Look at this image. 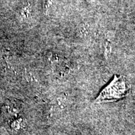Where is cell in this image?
<instances>
[{
    "label": "cell",
    "mask_w": 135,
    "mask_h": 135,
    "mask_svg": "<svg viewBox=\"0 0 135 135\" xmlns=\"http://www.w3.org/2000/svg\"><path fill=\"white\" fill-rule=\"evenodd\" d=\"M51 3H52V0H46V1H45V6H44L45 9H48V8L50 6V5L51 4Z\"/></svg>",
    "instance_id": "7a4b0ae2"
},
{
    "label": "cell",
    "mask_w": 135,
    "mask_h": 135,
    "mask_svg": "<svg viewBox=\"0 0 135 135\" xmlns=\"http://www.w3.org/2000/svg\"><path fill=\"white\" fill-rule=\"evenodd\" d=\"M129 89L130 87L125 79L114 76L113 80L99 94L95 102L103 103L119 100L128 95Z\"/></svg>",
    "instance_id": "6da1fadb"
},
{
    "label": "cell",
    "mask_w": 135,
    "mask_h": 135,
    "mask_svg": "<svg viewBox=\"0 0 135 135\" xmlns=\"http://www.w3.org/2000/svg\"><path fill=\"white\" fill-rule=\"evenodd\" d=\"M89 2H94V1H95L96 0H88Z\"/></svg>",
    "instance_id": "3957f363"
}]
</instances>
